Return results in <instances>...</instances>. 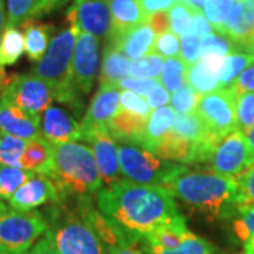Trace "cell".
<instances>
[{
  "instance_id": "obj_1",
  "label": "cell",
  "mask_w": 254,
  "mask_h": 254,
  "mask_svg": "<svg viewBox=\"0 0 254 254\" xmlns=\"http://www.w3.org/2000/svg\"><path fill=\"white\" fill-rule=\"evenodd\" d=\"M96 205L122 236L134 242L178 215L174 196L165 188L125 180L102 188Z\"/></svg>"
},
{
  "instance_id": "obj_2",
  "label": "cell",
  "mask_w": 254,
  "mask_h": 254,
  "mask_svg": "<svg viewBox=\"0 0 254 254\" xmlns=\"http://www.w3.org/2000/svg\"><path fill=\"white\" fill-rule=\"evenodd\" d=\"M57 205L47 235L61 254H109V247L123 239L93 208L91 198H75L72 206L64 200Z\"/></svg>"
},
{
  "instance_id": "obj_3",
  "label": "cell",
  "mask_w": 254,
  "mask_h": 254,
  "mask_svg": "<svg viewBox=\"0 0 254 254\" xmlns=\"http://www.w3.org/2000/svg\"><path fill=\"white\" fill-rule=\"evenodd\" d=\"M163 188L210 220L237 212V180L210 170H190L181 165Z\"/></svg>"
},
{
  "instance_id": "obj_4",
  "label": "cell",
  "mask_w": 254,
  "mask_h": 254,
  "mask_svg": "<svg viewBox=\"0 0 254 254\" xmlns=\"http://www.w3.org/2000/svg\"><path fill=\"white\" fill-rule=\"evenodd\" d=\"M54 147L51 178L61 198H92L103 188L95 157L89 147L81 143H63Z\"/></svg>"
},
{
  "instance_id": "obj_5",
  "label": "cell",
  "mask_w": 254,
  "mask_h": 254,
  "mask_svg": "<svg viewBox=\"0 0 254 254\" xmlns=\"http://www.w3.org/2000/svg\"><path fill=\"white\" fill-rule=\"evenodd\" d=\"M78 34L79 31L71 26L61 30L53 37L44 57L31 71L34 76L51 86L54 99L72 106L75 110L82 108L79 93L72 85V58Z\"/></svg>"
},
{
  "instance_id": "obj_6",
  "label": "cell",
  "mask_w": 254,
  "mask_h": 254,
  "mask_svg": "<svg viewBox=\"0 0 254 254\" xmlns=\"http://www.w3.org/2000/svg\"><path fill=\"white\" fill-rule=\"evenodd\" d=\"M48 230V220L37 210H16L4 203L0 209V249L27 253Z\"/></svg>"
},
{
  "instance_id": "obj_7",
  "label": "cell",
  "mask_w": 254,
  "mask_h": 254,
  "mask_svg": "<svg viewBox=\"0 0 254 254\" xmlns=\"http://www.w3.org/2000/svg\"><path fill=\"white\" fill-rule=\"evenodd\" d=\"M119 161L122 174L128 181L158 187H164L181 167L180 164L164 161L151 151L131 144L119 147Z\"/></svg>"
},
{
  "instance_id": "obj_8",
  "label": "cell",
  "mask_w": 254,
  "mask_h": 254,
  "mask_svg": "<svg viewBox=\"0 0 254 254\" xmlns=\"http://www.w3.org/2000/svg\"><path fill=\"white\" fill-rule=\"evenodd\" d=\"M54 99L53 89L46 81L30 75H14L7 79V85L0 100H6L33 116L44 113Z\"/></svg>"
},
{
  "instance_id": "obj_9",
  "label": "cell",
  "mask_w": 254,
  "mask_h": 254,
  "mask_svg": "<svg viewBox=\"0 0 254 254\" xmlns=\"http://www.w3.org/2000/svg\"><path fill=\"white\" fill-rule=\"evenodd\" d=\"M209 163L213 171L237 180L254 164V151L247 137L236 128L220 140Z\"/></svg>"
},
{
  "instance_id": "obj_10",
  "label": "cell",
  "mask_w": 254,
  "mask_h": 254,
  "mask_svg": "<svg viewBox=\"0 0 254 254\" xmlns=\"http://www.w3.org/2000/svg\"><path fill=\"white\" fill-rule=\"evenodd\" d=\"M195 110L220 140L237 128L236 93L230 88L200 96Z\"/></svg>"
},
{
  "instance_id": "obj_11",
  "label": "cell",
  "mask_w": 254,
  "mask_h": 254,
  "mask_svg": "<svg viewBox=\"0 0 254 254\" xmlns=\"http://www.w3.org/2000/svg\"><path fill=\"white\" fill-rule=\"evenodd\" d=\"M66 21L79 33L108 40L113 31L109 0H75L66 13Z\"/></svg>"
},
{
  "instance_id": "obj_12",
  "label": "cell",
  "mask_w": 254,
  "mask_h": 254,
  "mask_svg": "<svg viewBox=\"0 0 254 254\" xmlns=\"http://www.w3.org/2000/svg\"><path fill=\"white\" fill-rule=\"evenodd\" d=\"M100 64L99 41L88 33L76 37L72 58V85L78 93H88L93 86Z\"/></svg>"
},
{
  "instance_id": "obj_13",
  "label": "cell",
  "mask_w": 254,
  "mask_h": 254,
  "mask_svg": "<svg viewBox=\"0 0 254 254\" xmlns=\"http://www.w3.org/2000/svg\"><path fill=\"white\" fill-rule=\"evenodd\" d=\"M82 140L92 144V153L98 167L103 185L109 187L120 181V161L119 147L108 130H95L83 134Z\"/></svg>"
},
{
  "instance_id": "obj_14",
  "label": "cell",
  "mask_w": 254,
  "mask_h": 254,
  "mask_svg": "<svg viewBox=\"0 0 254 254\" xmlns=\"http://www.w3.org/2000/svg\"><path fill=\"white\" fill-rule=\"evenodd\" d=\"M120 109V91L116 85H100L82 120V137L95 130H108L110 120Z\"/></svg>"
},
{
  "instance_id": "obj_15",
  "label": "cell",
  "mask_w": 254,
  "mask_h": 254,
  "mask_svg": "<svg viewBox=\"0 0 254 254\" xmlns=\"http://www.w3.org/2000/svg\"><path fill=\"white\" fill-rule=\"evenodd\" d=\"M47 202L60 203L63 198L53 180L47 175H40L21 185L9 199V205L16 210L28 212Z\"/></svg>"
},
{
  "instance_id": "obj_16",
  "label": "cell",
  "mask_w": 254,
  "mask_h": 254,
  "mask_svg": "<svg viewBox=\"0 0 254 254\" xmlns=\"http://www.w3.org/2000/svg\"><path fill=\"white\" fill-rule=\"evenodd\" d=\"M0 131L31 141L41 136V118L33 116L6 100H0Z\"/></svg>"
},
{
  "instance_id": "obj_17",
  "label": "cell",
  "mask_w": 254,
  "mask_h": 254,
  "mask_svg": "<svg viewBox=\"0 0 254 254\" xmlns=\"http://www.w3.org/2000/svg\"><path fill=\"white\" fill-rule=\"evenodd\" d=\"M41 136L51 144L76 143L82 140V127L64 109L50 106L41 118Z\"/></svg>"
},
{
  "instance_id": "obj_18",
  "label": "cell",
  "mask_w": 254,
  "mask_h": 254,
  "mask_svg": "<svg viewBox=\"0 0 254 254\" xmlns=\"http://www.w3.org/2000/svg\"><path fill=\"white\" fill-rule=\"evenodd\" d=\"M155 33L147 23L128 28L126 31L112 33L108 38V44H112L122 51L128 60L134 61L153 53L155 43Z\"/></svg>"
},
{
  "instance_id": "obj_19",
  "label": "cell",
  "mask_w": 254,
  "mask_h": 254,
  "mask_svg": "<svg viewBox=\"0 0 254 254\" xmlns=\"http://www.w3.org/2000/svg\"><path fill=\"white\" fill-rule=\"evenodd\" d=\"M222 34L229 37L239 50L249 51L254 36V0L237 1Z\"/></svg>"
},
{
  "instance_id": "obj_20",
  "label": "cell",
  "mask_w": 254,
  "mask_h": 254,
  "mask_svg": "<svg viewBox=\"0 0 254 254\" xmlns=\"http://www.w3.org/2000/svg\"><path fill=\"white\" fill-rule=\"evenodd\" d=\"M171 133L193 144L218 145L220 143V138L209 130V127L196 110L188 113H178L171 127Z\"/></svg>"
},
{
  "instance_id": "obj_21",
  "label": "cell",
  "mask_w": 254,
  "mask_h": 254,
  "mask_svg": "<svg viewBox=\"0 0 254 254\" xmlns=\"http://www.w3.org/2000/svg\"><path fill=\"white\" fill-rule=\"evenodd\" d=\"M145 125H147L145 119L119 110L118 115L108 125V131L113 140L141 147L144 140Z\"/></svg>"
},
{
  "instance_id": "obj_22",
  "label": "cell",
  "mask_w": 254,
  "mask_h": 254,
  "mask_svg": "<svg viewBox=\"0 0 254 254\" xmlns=\"http://www.w3.org/2000/svg\"><path fill=\"white\" fill-rule=\"evenodd\" d=\"M54 165V147L46 140L40 137L36 140L27 141L24 154L20 160V167L31 173H38L41 175L50 177Z\"/></svg>"
},
{
  "instance_id": "obj_23",
  "label": "cell",
  "mask_w": 254,
  "mask_h": 254,
  "mask_svg": "<svg viewBox=\"0 0 254 254\" xmlns=\"http://www.w3.org/2000/svg\"><path fill=\"white\" fill-rule=\"evenodd\" d=\"M190 233L185 218L178 213L171 220L164 223L163 226L147 235L144 240L148 250H167L177 247Z\"/></svg>"
},
{
  "instance_id": "obj_24",
  "label": "cell",
  "mask_w": 254,
  "mask_h": 254,
  "mask_svg": "<svg viewBox=\"0 0 254 254\" xmlns=\"http://www.w3.org/2000/svg\"><path fill=\"white\" fill-rule=\"evenodd\" d=\"M174 120H175V112L171 106H163L155 109L147 120L141 148L151 151L154 154L158 143L171 131Z\"/></svg>"
},
{
  "instance_id": "obj_25",
  "label": "cell",
  "mask_w": 254,
  "mask_h": 254,
  "mask_svg": "<svg viewBox=\"0 0 254 254\" xmlns=\"http://www.w3.org/2000/svg\"><path fill=\"white\" fill-rule=\"evenodd\" d=\"M130 60L118 48L106 44L100 69V85H116L130 75Z\"/></svg>"
},
{
  "instance_id": "obj_26",
  "label": "cell",
  "mask_w": 254,
  "mask_h": 254,
  "mask_svg": "<svg viewBox=\"0 0 254 254\" xmlns=\"http://www.w3.org/2000/svg\"><path fill=\"white\" fill-rule=\"evenodd\" d=\"M21 27L27 57L31 61H40L50 46V34L53 31V26L41 23L36 18H30Z\"/></svg>"
},
{
  "instance_id": "obj_27",
  "label": "cell",
  "mask_w": 254,
  "mask_h": 254,
  "mask_svg": "<svg viewBox=\"0 0 254 254\" xmlns=\"http://www.w3.org/2000/svg\"><path fill=\"white\" fill-rule=\"evenodd\" d=\"M113 31L120 33L145 23V14L137 0H109Z\"/></svg>"
},
{
  "instance_id": "obj_28",
  "label": "cell",
  "mask_w": 254,
  "mask_h": 254,
  "mask_svg": "<svg viewBox=\"0 0 254 254\" xmlns=\"http://www.w3.org/2000/svg\"><path fill=\"white\" fill-rule=\"evenodd\" d=\"M26 51L24 34L14 26H6L0 37V65H13Z\"/></svg>"
},
{
  "instance_id": "obj_29",
  "label": "cell",
  "mask_w": 254,
  "mask_h": 254,
  "mask_svg": "<svg viewBox=\"0 0 254 254\" xmlns=\"http://www.w3.org/2000/svg\"><path fill=\"white\" fill-rule=\"evenodd\" d=\"M187 83L200 96L222 89L219 75L210 72L209 69H206L200 61L188 66Z\"/></svg>"
},
{
  "instance_id": "obj_30",
  "label": "cell",
  "mask_w": 254,
  "mask_h": 254,
  "mask_svg": "<svg viewBox=\"0 0 254 254\" xmlns=\"http://www.w3.org/2000/svg\"><path fill=\"white\" fill-rule=\"evenodd\" d=\"M254 63V55L249 51H235L232 54H229L225 60V65L223 69L220 72V85L222 89L225 88H230L236 79L240 76V73L245 71L249 65H252Z\"/></svg>"
},
{
  "instance_id": "obj_31",
  "label": "cell",
  "mask_w": 254,
  "mask_h": 254,
  "mask_svg": "<svg viewBox=\"0 0 254 254\" xmlns=\"http://www.w3.org/2000/svg\"><path fill=\"white\" fill-rule=\"evenodd\" d=\"M34 177L31 171L0 164V199H10L21 185Z\"/></svg>"
},
{
  "instance_id": "obj_32",
  "label": "cell",
  "mask_w": 254,
  "mask_h": 254,
  "mask_svg": "<svg viewBox=\"0 0 254 254\" xmlns=\"http://www.w3.org/2000/svg\"><path fill=\"white\" fill-rule=\"evenodd\" d=\"M187 72L188 65L181 58H167L163 64L160 82L167 91L175 93L187 83Z\"/></svg>"
},
{
  "instance_id": "obj_33",
  "label": "cell",
  "mask_w": 254,
  "mask_h": 254,
  "mask_svg": "<svg viewBox=\"0 0 254 254\" xmlns=\"http://www.w3.org/2000/svg\"><path fill=\"white\" fill-rule=\"evenodd\" d=\"M239 0H206L203 6V14L208 18L212 27L218 33H223L227 20Z\"/></svg>"
},
{
  "instance_id": "obj_34",
  "label": "cell",
  "mask_w": 254,
  "mask_h": 254,
  "mask_svg": "<svg viewBox=\"0 0 254 254\" xmlns=\"http://www.w3.org/2000/svg\"><path fill=\"white\" fill-rule=\"evenodd\" d=\"M40 0H7V24L23 26L30 18L38 16Z\"/></svg>"
},
{
  "instance_id": "obj_35",
  "label": "cell",
  "mask_w": 254,
  "mask_h": 254,
  "mask_svg": "<svg viewBox=\"0 0 254 254\" xmlns=\"http://www.w3.org/2000/svg\"><path fill=\"white\" fill-rule=\"evenodd\" d=\"M163 57L155 53H150L143 58L134 60L130 64V75L133 78L160 79L163 72Z\"/></svg>"
},
{
  "instance_id": "obj_36",
  "label": "cell",
  "mask_w": 254,
  "mask_h": 254,
  "mask_svg": "<svg viewBox=\"0 0 254 254\" xmlns=\"http://www.w3.org/2000/svg\"><path fill=\"white\" fill-rule=\"evenodd\" d=\"M27 141L10 134H1L0 138V164L9 167H20V160L24 154Z\"/></svg>"
},
{
  "instance_id": "obj_37",
  "label": "cell",
  "mask_w": 254,
  "mask_h": 254,
  "mask_svg": "<svg viewBox=\"0 0 254 254\" xmlns=\"http://www.w3.org/2000/svg\"><path fill=\"white\" fill-rule=\"evenodd\" d=\"M213 252H215V247L209 240L196 236L193 233H190L180 245L174 249L148 250L150 254H210Z\"/></svg>"
},
{
  "instance_id": "obj_38",
  "label": "cell",
  "mask_w": 254,
  "mask_h": 254,
  "mask_svg": "<svg viewBox=\"0 0 254 254\" xmlns=\"http://www.w3.org/2000/svg\"><path fill=\"white\" fill-rule=\"evenodd\" d=\"M237 130L247 134L254 126V93L242 92L236 96Z\"/></svg>"
},
{
  "instance_id": "obj_39",
  "label": "cell",
  "mask_w": 254,
  "mask_h": 254,
  "mask_svg": "<svg viewBox=\"0 0 254 254\" xmlns=\"http://www.w3.org/2000/svg\"><path fill=\"white\" fill-rule=\"evenodd\" d=\"M193 11L184 1H177L173 7L170 9V31L175 36H185L190 31V23Z\"/></svg>"
},
{
  "instance_id": "obj_40",
  "label": "cell",
  "mask_w": 254,
  "mask_h": 254,
  "mask_svg": "<svg viewBox=\"0 0 254 254\" xmlns=\"http://www.w3.org/2000/svg\"><path fill=\"white\" fill-rule=\"evenodd\" d=\"M236 205L237 213L243 209L254 206V164L237 178Z\"/></svg>"
},
{
  "instance_id": "obj_41",
  "label": "cell",
  "mask_w": 254,
  "mask_h": 254,
  "mask_svg": "<svg viewBox=\"0 0 254 254\" xmlns=\"http://www.w3.org/2000/svg\"><path fill=\"white\" fill-rule=\"evenodd\" d=\"M119 110H123L126 113L143 118L145 120H148V118L151 116V109L147 100L131 91H123L120 93V109Z\"/></svg>"
},
{
  "instance_id": "obj_42",
  "label": "cell",
  "mask_w": 254,
  "mask_h": 254,
  "mask_svg": "<svg viewBox=\"0 0 254 254\" xmlns=\"http://www.w3.org/2000/svg\"><path fill=\"white\" fill-rule=\"evenodd\" d=\"M235 51H239L235 43L220 33H212L200 40V53H216L227 57Z\"/></svg>"
},
{
  "instance_id": "obj_43",
  "label": "cell",
  "mask_w": 254,
  "mask_h": 254,
  "mask_svg": "<svg viewBox=\"0 0 254 254\" xmlns=\"http://www.w3.org/2000/svg\"><path fill=\"white\" fill-rule=\"evenodd\" d=\"M199 98L200 95L193 91L188 83H185L181 89H178L175 93H173L170 103H171V108L174 109V112L188 113V112H193L196 109Z\"/></svg>"
},
{
  "instance_id": "obj_44",
  "label": "cell",
  "mask_w": 254,
  "mask_h": 254,
  "mask_svg": "<svg viewBox=\"0 0 254 254\" xmlns=\"http://www.w3.org/2000/svg\"><path fill=\"white\" fill-rule=\"evenodd\" d=\"M153 53L165 58H178V55H181V43L178 40V36H175L171 31L157 34Z\"/></svg>"
},
{
  "instance_id": "obj_45",
  "label": "cell",
  "mask_w": 254,
  "mask_h": 254,
  "mask_svg": "<svg viewBox=\"0 0 254 254\" xmlns=\"http://www.w3.org/2000/svg\"><path fill=\"white\" fill-rule=\"evenodd\" d=\"M200 58V38L193 33L181 37V60L188 66L198 63Z\"/></svg>"
},
{
  "instance_id": "obj_46",
  "label": "cell",
  "mask_w": 254,
  "mask_h": 254,
  "mask_svg": "<svg viewBox=\"0 0 254 254\" xmlns=\"http://www.w3.org/2000/svg\"><path fill=\"white\" fill-rule=\"evenodd\" d=\"M161 82L160 79H145V78H126L123 81L118 83L119 89H125V91H131L140 95L145 96L150 92L154 89L155 86H158Z\"/></svg>"
},
{
  "instance_id": "obj_47",
  "label": "cell",
  "mask_w": 254,
  "mask_h": 254,
  "mask_svg": "<svg viewBox=\"0 0 254 254\" xmlns=\"http://www.w3.org/2000/svg\"><path fill=\"white\" fill-rule=\"evenodd\" d=\"M239 215L240 218L235 223V232L237 237L245 242L249 237L254 236V206L240 210Z\"/></svg>"
},
{
  "instance_id": "obj_48",
  "label": "cell",
  "mask_w": 254,
  "mask_h": 254,
  "mask_svg": "<svg viewBox=\"0 0 254 254\" xmlns=\"http://www.w3.org/2000/svg\"><path fill=\"white\" fill-rule=\"evenodd\" d=\"M230 89H233L236 96L242 92H253L254 93V63L249 65L245 71L240 73V76L230 86Z\"/></svg>"
},
{
  "instance_id": "obj_49",
  "label": "cell",
  "mask_w": 254,
  "mask_h": 254,
  "mask_svg": "<svg viewBox=\"0 0 254 254\" xmlns=\"http://www.w3.org/2000/svg\"><path fill=\"white\" fill-rule=\"evenodd\" d=\"M137 1L145 14V17H148L154 13L168 11L180 0H137Z\"/></svg>"
},
{
  "instance_id": "obj_50",
  "label": "cell",
  "mask_w": 254,
  "mask_h": 254,
  "mask_svg": "<svg viewBox=\"0 0 254 254\" xmlns=\"http://www.w3.org/2000/svg\"><path fill=\"white\" fill-rule=\"evenodd\" d=\"M196 36L206 37L212 33H215V28L212 27V24L209 23V20L205 17V14H202V11H193L192 16V23H190V31Z\"/></svg>"
},
{
  "instance_id": "obj_51",
  "label": "cell",
  "mask_w": 254,
  "mask_h": 254,
  "mask_svg": "<svg viewBox=\"0 0 254 254\" xmlns=\"http://www.w3.org/2000/svg\"><path fill=\"white\" fill-rule=\"evenodd\" d=\"M170 100H171L170 92L167 91L161 83L158 86H155L154 89L147 95V103H148L150 109L155 110L158 108H163Z\"/></svg>"
},
{
  "instance_id": "obj_52",
  "label": "cell",
  "mask_w": 254,
  "mask_h": 254,
  "mask_svg": "<svg viewBox=\"0 0 254 254\" xmlns=\"http://www.w3.org/2000/svg\"><path fill=\"white\" fill-rule=\"evenodd\" d=\"M145 23L154 30L155 34H163L170 31V14L168 11L154 13L145 18Z\"/></svg>"
},
{
  "instance_id": "obj_53",
  "label": "cell",
  "mask_w": 254,
  "mask_h": 254,
  "mask_svg": "<svg viewBox=\"0 0 254 254\" xmlns=\"http://www.w3.org/2000/svg\"><path fill=\"white\" fill-rule=\"evenodd\" d=\"M109 254H143V250L137 246V242L123 237L116 245L109 247Z\"/></svg>"
},
{
  "instance_id": "obj_54",
  "label": "cell",
  "mask_w": 254,
  "mask_h": 254,
  "mask_svg": "<svg viewBox=\"0 0 254 254\" xmlns=\"http://www.w3.org/2000/svg\"><path fill=\"white\" fill-rule=\"evenodd\" d=\"M28 254H61V253L57 250V247H55V245L53 243V240H51L50 236L46 233V236L43 237V239H40L36 245L31 247V250H30V253Z\"/></svg>"
},
{
  "instance_id": "obj_55",
  "label": "cell",
  "mask_w": 254,
  "mask_h": 254,
  "mask_svg": "<svg viewBox=\"0 0 254 254\" xmlns=\"http://www.w3.org/2000/svg\"><path fill=\"white\" fill-rule=\"evenodd\" d=\"M69 0H40V7H38V16L51 13L53 10L63 7Z\"/></svg>"
},
{
  "instance_id": "obj_56",
  "label": "cell",
  "mask_w": 254,
  "mask_h": 254,
  "mask_svg": "<svg viewBox=\"0 0 254 254\" xmlns=\"http://www.w3.org/2000/svg\"><path fill=\"white\" fill-rule=\"evenodd\" d=\"M181 1L187 3L190 9L195 10V11H202L205 3H206V0H181Z\"/></svg>"
},
{
  "instance_id": "obj_57",
  "label": "cell",
  "mask_w": 254,
  "mask_h": 254,
  "mask_svg": "<svg viewBox=\"0 0 254 254\" xmlns=\"http://www.w3.org/2000/svg\"><path fill=\"white\" fill-rule=\"evenodd\" d=\"M6 26H7V20H6V14H4V4H3V0H0V37L3 34Z\"/></svg>"
},
{
  "instance_id": "obj_58",
  "label": "cell",
  "mask_w": 254,
  "mask_h": 254,
  "mask_svg": "<svg viewBox=\"0 0 254 254\" xmlns=\"http://www.w3.org/2000/svg\"><path fill=\"white\" fill-rule=\"evenodd\" d=\"M6 85H7V78H6V73L3 71V66L0 65V98H1V93L4 91Z\"/></svg>"
},
{
  "instance_id": "obj_59",
  "label": "cell",
  "mask_w": 254,
  "mask_h": 254,
  "mask_svg": "<svg viewBox=\"0 0 254 254\" xmlns=\"http://www.w3.org/2000/svg\"><path fill=\"white\" fill-rule=\"evenodd\" d=\"M246 137H247V140H249V143H250V145H252V148H253L254 151V126L252 127V130L246 134Z\"/></svg>"
},
{
  "instance_id": "obj_60",
  "label": "cell",
  "mask_w": 254,
  "mask_h": 254,
  "mask_svg": "<svg viewBox=\"0 0 254 254\" xmlns=\"http://www.w3.org/2000/svg\"><path fill=\"white\" fill-rule=\"evenodd\" d=\"M0 254H27V253H20V252H10V250H1V249H0Z\"/></svg>"
},
{
  "instance_id": "obj_61",
  "label": "cell",
  "mask_w": 254,
  "mask_h": 254,
  "mask_svg": "<svg viewBox=\"0 0 254 254\" xmlns=\"http://www.w3.org/2000/svg\"><path fill=\"white\" fill-rule=\"evenodd\" d=\"M249 53H252L254 55V36L253 40H252V44H250V48H249Z\"/></svg>"
},
{
  "instance_id": "obj_62",
  "label": "cell",
  "mask_w": 254,
  "mask_h": 254,
  "mask_svg": "<svg viewBox=\"0 0 254 254\" xmlns=\"http://www.w3.org/2000/svg\"><path fill=\"white\" fill-rule=\"evenodd\" d=\"M1 206H3V202H0V209H1Z\"/></svg>"
},
{
  "instance_id": "obj_63",
  "label": "cell",
  "mask_w": 254,
  "mask_h": 254,
  "mask_svg": "<svg viewBox=\"0 0 254 254\" xmlns=\"http://www.w3.org/2000/svg\"><path fill=\"white\" fill-rule=\"evenodd\" d=\"M1 134H3V133H1V131H0V138H1Z\"/></svg>"
},
{
  "instance_id": "obj_64",
  "label": "cell",
  "mask_w": 254,
  "mask_h": 254,
  "mask_svg": "<svg viewBox=\"0 0 254 254\" xmlns=\"http://www.w3.org/2000/svg\"><path fill=\"white\" fill-rule=\"evenodd\" d=\"M210 254H218V253H215V252H213V253H210Z\"/></svg>"
}]
</instances>
